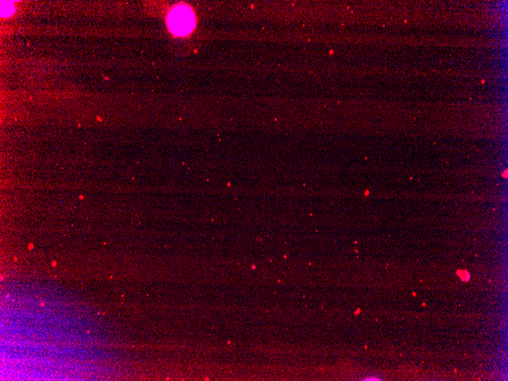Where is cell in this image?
I'll use <instances>...</instances> for the list:
<instances>
[{
  "mask_svg": "<svg viewBox=\"0 0 508 381\" xmlns=\"http://www.w3.org/2000/svg\"><path fill=\"white\" fill-rule=\"evenodd\" d=\"M168 24L174 34L185 36L195 28L196 19L192 9L186 6H178L170 12Z\"/></svg>",
  "mask_w": 508,
  "mask_h": 381,
  "instance_id": "obj_1",
  "label": "cell"
},
{
  "mask_svg": "<svg viewBox=\"0 0 508 381\" xmlns=\"http://www.w3.org/2000/svg\"><path fill=\"white\" fill-rule=\"evenodd\" d=\"M457 276L462 279V280L464 281V282H468L469 280V277H470V275H469V272L466 270H458L457 272Z\"/></svg>",
  "mask_w": 508,
  "mask_h": 381,
  "instance_id": "obj_2",
  "label": "cell"
}]
</instances>
